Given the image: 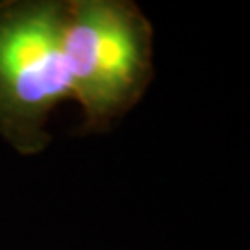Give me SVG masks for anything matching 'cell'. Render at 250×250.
<instances>
[{
  "label": "cell",
  "instance_id": "1",
  "mask_svg": "<svg viewBox=\"0 0 250 250\" xmlns=\"http://www.w3.org/2000/svg\"><path fill=\"white\" fill-rule=\"evenodd\" d=\"M63 46L83 113L76 134H104L154 78L150 21L130 0H65Z\"/></svg>",
  "mask_w": 250,
  "mask_h": 250
},
{
  "label": "cell",
  "instance_id": "2",
  "mask_svg": "<svg viewBox=\"0 0 250 250\" xmlns=\"http://www.w3.org/2000/svg\"><path fill=\"white\" fill-rule=\"evenodd\" d=\"M63 13L65 0L0 2V137L22 156L45 150L52 109L74 97Z\"/></svg>",
  "mask_w": 250,
  "mask_h": 250
}]
</instances>
